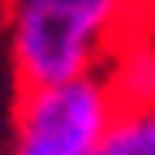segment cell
Here are the masks:
<instances>
[{
    "instance_id": "1",
    "label": "cell",
    "mask_w": 155,
    "mask_h": 155,
    "mask_svg": "<svg viewBox=\"0 0 155 155\" xmlns=\"http://www.w3.org/2000/svg\"><path fill=\"white\" fill-rule=\"evenodd\" d=\"M125 0H9V61L17 86H56L95 73Z\"/></svg>"
},
{
    "instance_id": "2",
    "label": "cell",
    "mask_w": 155,
    "mask_h": 155,
    "mask_svg": "<svg viewBox=\"0 0 155 155\" xmlns=\"http://www.w3.org/2000/svg\"><path fill=\"white\" fill-rule=\"evenodd\" d=\"M116 112L121 104L104 73L22 91L9 155H99Z\"/></svg>"
},
{
    "instance_id": "3",
    "label": "cell",
    "mask_w": 155,
    "mask_h": 155,
    "mask_svg": "<svg viewBox=\"0 0 155 155\" xmlns=\"http://www.w3.org/2000/svg\"><path fill=\"white\" fill-rule=\"evenodd\" d=\"M99 155H155V104L121 108Z\"/></svg>"
}]
</instances>
